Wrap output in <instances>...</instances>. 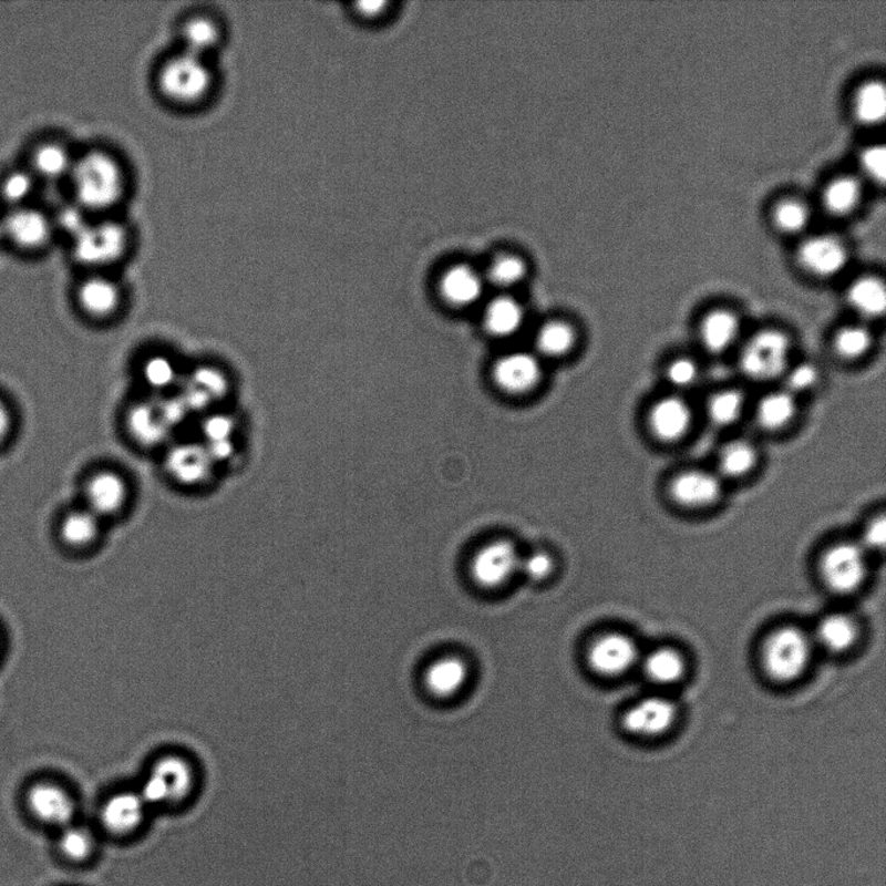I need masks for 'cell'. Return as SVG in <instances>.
Returning <instances> with one entry per match:
<instances>
[{"label": "cell", "instance_id": "1", "mask_svg": "<svg viewBox=\"0 0 886 886\" xmlns=\"http://www.w3.org/2000/svg\"><path fill=\"white\" fill-rule=\"evenodd\" d=\"M75 206L97 217L116 215L131 192V174L116 153L97 147L75 157L70 174Z\"/></svg>", "mask_w": 886, "mask_h": 886}, {"label": "cell", "instance_id": "2", "mask_svg": "<svg viewBox=\"0 0 886 886\" xmlns=\"http://www.w3.org/2000/svg\"><path fill=\"white\" fill-rule=\"evenodd\" d=\"M158 96L178 110H198L209 103L218 87L214 60L177 49L162 60L155 72Z\"/></svg>", "mask_w": 886, "mask_h": 886}, {"label": "cell", "instance_id": "3", "mask_svg": "<svg viewBox=\"0 0 886 886\" xmlns=\"http://www.w3.org/2000/svg\"><path fill=\"white\" fill-rule=\"evenodd\" d=\"M134 246V233L116 215L87 219L72 236L74 260L93 271H110Z\"/></svg>", "mask_w": 886, "mask_h": 886}, {"label": "cell", "instance_id": "4", "mask_svg": "<svg viewBox=\"0 0 886 886\" xmlns=\"http://www.w3.org/2000/svg\"><path fill=\"white\" fill-rule=\"evenodd\" d=\"M793 342L785 331L766 328L742 344L739 367L742 375L756 383L782 380L792 363Z\"/></svg>", "mask_w": 886, "mask_h": 886}, {"label": "cell", "instance_id": "5", "mask_svg": "<svg viewBox=\"0 0 886 886\" xmlns=\"http://www.w3.org/2000/svg\"><path fill=\"white\" fill-rule=\"evenodd\" d=\"M195 785L193 762L184 755L165 754L150 767L138 792L148 807L177 806L192 796Z\"/></svg>", "mask_w": 886, "mask_h": 886}, {"label": "cell", "instance_id": "6", "mask_svg": "<svg viewBox=\"0 0 886 886\" xmlns=\"http://www.w3.org/2000/svg\"><path fill=\"white\" fill-rule=\"evenodd\" d=\"M762 658L763 668L772 679L790 683L807 669L812 642L796 627L779 628L764 642Z\"/></svg>", "mask_w": 886, "mask_h": 886}, {"label": "cell", "instance_id": "7", "mask_svg": "<svg viewBox=\"0 0 886 886\" xmlns=\"http://www.w3.org/2000/svg\"><path fill=\"white\" fill-rule=\"evenodd\" d=\"M821 573L833 593L853 594L866 579L867 552L855 542L833 544L821 559Z\"/></svg>", "mask_w": 886, "mask_h": 886}, {"label": "cell", "instance_id": "8", "mask_svg": "<svg viewBox=\"0 0 886 886\" xmlns=\"http://www.w3.org/2000/svg\"><path fill=\"white\" fill-rule=\"evenodd\" d=\"M669 495L671 502L683 509H709L723 498L724 480L707 468H687L672 476Z\"/></svg>", "mask_w": 886, "mask_h": 886}, {"label": "cell", "instance_id": "9", "mask_svg": "<svg viewBox=\"0 0 886 886\" xmlns=\"http://www.w3.org/2000/svg\"><path fill=\"white\" fill-rule=\"evenodd\" d=\"M521 556L514 544L496 540L484 545L475 553L471 575L476 586L498 589L519 573Z\"/></svg>", "mask_w": 886, "mask_h": 886}, {"label": "cell", "instance_id": "10", "mask_svg": "<svg viewBox=\"0 0 886 886\" xmlns=\"http://www.w3.org/2000/svg\"><path fill=\"white\" fill-rule=\"evenodd\" d=\"M694 421L693 408L679 393L657 399L648 412V429L658 442L676 444L691 433Z\"/></svg>", "mask_w": 886, "mask_h": 886}, {"label": "cell", "instance_id": "11", "mask_svg": "<svg viewBox=\"0 0 886 886\" xmlns=\"http://www.w3.org/2000/svg\"><path fill=\"white\" fill-rule=\"evenodd\" d=\"M179 50L214 60L226 42V28L217 14L208 11L187 13L178 22Z\"/></svg>", "mask_w": 886, "mask_h": 886}, {"label": "cell", "instance_id": "12", "mask_svg": "<svg viewBox=\"0 0 886 886\" xmlns=\"http://www.w3.org/2000/svg\"><path fill=\"white\" fill-rule=\"evenodd\" d=\"M639 660V649L625 633L609 632L597 638L587 651L590 670L602 678H618L630 671Z\"/></svg>", "mask_w": 886, "mask_h": 886}, {"label": "cell", "instance_id": "13", "mask_svg": "<svg viewBox=\"0 0 886 886\" xmlns=\"http://www.w3.org/2000/svg\"><path fill=\"white\" fill-rule=\"evenodd\" d=\"M125 300L124 287L110 271H93L80 284L79 306L96 320L116 316Z\"/></svg>", "mask_w": 886, "mask_h": 886}, {"label": "cell", "instance_id": "14", "mask_svg": "<svg viewBox=\"0 0 886 886\" xmlns=\"http://www.w3.org/2000/svg\"><path fill=\"white\" fill-rule=\"evenodd\" d=\"M542 377L540 360L532 352L506 353L492 368L495 384L509 395H525L532 392L540 383Z\"/></svg>", "mask_w": 886, "mask_h": 886}, {"label": "cell", "instance_id": "15", "mask_svg": "<svg viewBox=\"0 0 886 886\" xmlns=\"http://www.w3.org/2000/svg\"><path fill=\"white\" fill-rule=\"evenodd\" d=\"M797 257L802 269L821 279L838 276L849 261V254L843 241L827 234L802 241Z\"/></svg>", "mask_w": 886, "mask_h": 886}, {"label": "cell", "instance_id": "16", "mask_svg": "<svg viewBox=\"0 0 886 886\" xmlns=\"http://www.w3.org/2000/svg\"><path fill=\"white\" fill-rule=\"evenodd\" d=\"M131 497L125 476L112 468H104L90 476L85 486L86 507L95 516L115 517L125 509Z\"/></svg>", "mask_w": 886, "mask_h": 886}, {"label": "cell", "instance_id": "17", "mask_svg": "<svg viewBox=\"0 0 886 886\" xmlns=\"http://www.w3.org/2000/svg\"><path fill=\"white\" fill-rule=\"evenodd\" d=\"M216 461L203 443H179L166 453L165 467L171 478L182 486L196 487L214 473Z\"/></svg>", "mask_w": 886, "mask_h": 886}, {"label": "cell", "instance_id": "18", "mask_svg": "<svg viewBox=\"0 0 886 886\" xmlns=\"http://www.w3.org/2000/svg\"><path fill=\"white\" fill-rule=\"evenodd\" d=\"M677 715L676 703L661 696H651L626 711L624 727L635 736L656 738L671 729Z\"/></svg>", "mask_w": 886, "mask_h": 886}, {"label": "cell", "instance_id": "19", "mask_svg": "<svg viewBox=\"0 0 886 886\" xmlns=\"http://www.w3.org/2000/svg\"><path fill=\"white\" fill-rule=\"evenodd\" d=\"M27 804L38 821L65 828L75 816V802L71 793L54 783H38L30 787Z\"/></svg>", "mask_w": 886, "mask_h": 886}, {"label": "cell", "instance_id": "20", "mask_svg": "<svg viewBox=\"0 0 886 886\" xmlns=\"http://www.w3.org/2000/svg\"><path fill=\"white\" fill-rule=\"evenodd\" d=\"M148 806L140 792L112 794L101 808L103 828L113 836H128L146 821Z\"/></svg>", "mask_w": 886, "mask_h": 886}, {"label": "cell", "instance_id": "21", "mask_svg": "<svg viewBox=\"0 0 886 886\" xmlns=\"http://www.w3.org/2000/svg\"><path fill=\"white\" fill-rule=\"evenodd\" d=\"M741 332L740 316L730 308H717L702 317L699 340L709 354L721 356L738 344Z\"/></svg>", "mask_w": 886, "mask_h": 886}, {"label": "cell", "instance_id": "22", "mask_svg": "<svg viewBox=\"0 0 886 886\" xmlns=\"http://www.w3.org/2000/svg\"><path fill=\"white\" fill-rule=\"evenodd\" d=\"M484 278L480 271L465 264L445 269L439 281L442 299L452 307L467 308L476 305L484 292Z\"/></svg>", "mask_w": 886, "mask_h": 886}, {"label": "cell", "instance_id": "23", "mask_svg": "<svg viewBox=\"0 0 886 886\" xmlns=\"http://www.w3.org/2000/svg\"><path fill=\"white\" fill-rule=\"evenodd\" d=\"M6 237L24 249H38L49 244L52 224L41 210L18 208L3 222Z\"/></svg>", "mask_w": 886, "mask_h": 886}, {"label": "cell", "instance_id": "24", "mask_svg": "<svg viewBox=\"0 0 886 886\" xmlns=\"http://www.w3.org/2000/svg\"><path fill=\"white\" fill-rule=\"evenodd\" d=\"M799 409V398L782 388L764 393L755 404L754 419L760 429L779 433L796 421Z\"/></svg>", "mask_w": 886, "mask_h": 886}, {"label": "cell", "instance_id": "25", "mask_svg": "<svg viewBox=\"0 0 886 886\" xmlns=\"http://www.w3.org/2000/svg\"><path fill=\"white\" fill-rule=\"evenodd\" d=\"M471 670L464 658L446 656L429 666L425 673L427 691L436 699H452L465 688Z\"/></svg>", "mask_w": 886, "mask_h": 886}, {"label": "cell", "instance_id": "26", "mask_svg": "<svg viewBox=\"0 0 886 886\" xmlns=\"http://www.w3.org/2000/svg\"><path fill=\"white\" fill-rule=\"evenodd\" d=\"M760 462V451L745 437L732 439L722 445L717 457V473L725 480H742L751 475Z\"/></svg>", "mask_w": 886, "mask_h": 886}, {"label": "cell", "instance_id": "27", "mask_svg": "<svg viewBox=\"0 0 886 886\" xmlns=\"http://www.w3.org/2000/svg\"><path fill=\"white\" fill-rule=\"evenodd\" d=\"M847 305L862 318V322L877 320L885 313L886 287L882 278L865 276L851 285L846 292Z\"/></svg>", "mask_w": 886, "mask_h": 886}, {"label": "cell", "instance_id": "28", "mask_svg": "<svg viewBox=\"0 0 886 886\" xmlns=\"http://www.w3.org/2000/svg\"><path fill=\"white\" fill-rule=\"evenodd\" d=\"M525 309L509 295L492 299L483 313L484 328L496 338H511L518 334L525 324Z\"/></svg>", "mask_w": 886, "mask_h": 886}, {"label": "cell", "instance_id": "29", "mask_svg": "<svg viewBox=\"0 0 886 886\" xmlns=\"http://www.w3.org/2000/svg\"><path fill=\"white\" fill-rule=\"evenodd\" d=\"M126 425L136 442L148 446L163 443L171 433L158 404H135L127 413Z\"/></svg>", "mask_w": 886, "mask_h": 886}, {"label": "cell", "instance_id": "30", "mask_svg": "<svg viewBox=\"0 0 886 886\" xmlns=\"http://www.w3.org/2000/svg\"><path fill=\"white\" fill-rule=\"evenodd\" d=\"M875 336L866 322H853L837 329L832 339L833 352L847 362L859 361L873 351Z\"/></svg>", "mask_w": 886, "mask_h": 886}, {"label": "cell", "instance_id": "31", "mask_svg": "<svg viewBox=\"0 0 886 886\" xmlns=\"http://www.w3.org/2000/svg\"><path fill=\"white\" fill-rule=\"evenodd\" d=\"M102 519L86 506L65 514L60 535L66 545L75 549L89 548L101 535Z\"/></svg>", "mask_w": 886, "mask_h": 886}, {"label": "cell", "instance_id": "32", "mask_svg": "<svg viewBox=\"0 0 886 886\" xmlns=\"http://www.w3.org/2000/svg\"><path fill=\"white\" fill-rule=\"evenodd\" d=\"M746 405L744 392L739 389H722L708 399L707 415L711 425L732 427L744 416Z\"/></svg>", "mask_w": 886, "mask_h": 886}, {"label": "cell", "instance_id": "33", "mask_svg": "<svg viewBox=\"0 0 886 886\" xmlns=\"http://www.w3.org/2000/svg\"><path fill=\"white\" fill-rule=\"evenodd\" d=\"M642 668L656 684L671 686L684 677L687 664L683 656L676 649L661 648L648 655Z\"/></svg>", "mask_w": 886, "mask_h": 886}, {"label": "cell", "instance_id": "34", "mask_svg": "<svg viewBox=\"0 0 886 886\" xmlns=\"http://www.w3.org/2000/svg\"><path fill=\"white\" fill-rule=\"evenodd\" d=\"M577 343V332L570 323L549 321L536 332L535 346L543 358L558 359L569 353Z\"/></svg>", "mask_w": 886, "mask_h": 886}, {"label": "cell", "instance_id": "35", "mask_svg": "<svg viewBox=\"0 0 886 886\" xmlns=\"http://www.w3.org/2000/svg\"><path fill=\"white\" fill-rule=\"evenodd\" d=\"M236 421L229 414H210L203 422L202 433L204 445L208 450L212 459L230 457L233 453V437L236 434Z\"/></svg>", "mask_w": 886, "mask_h": 886}, {"label": "cell", "instance_id": "36", "mask_svg": "<svg viewBox=\"0 0 886 886\" xmlns=\"http://www.w3.org/2000/svg\"><path fill=\"white\" fill-rule=\"evenodd\" d=\"M857 626L854 620L843 615L824 618L816 631V638L821 646L835 655L849 650L857 640Z\"/></svg>", "mask_w": 886, "mask_h": 886}, {"label": "cell", "instance_id": "37", "mask_svg": "<svg viewBox=\"0 0 886 886\" xmlns=\"http://www.w3.org/2000/svg\"><path fill=\"white\" fill-rule=\"evenodd\" d=\"M74 162L71 151L56 142L44 143L33 155L35 172L48 179L70 177Z\"/></svg>", "mask_w": 886, "mask_h": 886}, {"label": "cell", "instance_id": "38", "mask_svg": "<svg viewBox=\"0 0 886 886\" xmlns=\"http://www.w3.org/2000/svg\"><path fill=\"white\" fill-rule=\"evenodd\" d=\"M862 200V186L852 177L833 179L823 193L824 207L835 216H847L858 208Z\"/></svg>", "mask_w": 886, "mask_h": 886}, {"label": "cell", "instance_id": "39", "mask_svg": "<svg viewBox=\"0 0 886 886\" xmlns=\"http://www.w3.org/2000/svg\"><path fill=\"white\" fill-rule=\"evenodd\" d=\"M854 115L861 124H882L886 115V90L880 81H870L858 90L854 101Z\"/></svg>", "mask_w": 886, "mask_h": 886}, {"label": "cell", "instance_id": "40", "mask_svg": "<svg viewBox=\"0 0 886 886\" xmlns=\"http://www.w3.org/2000/svg\"><path fill=\"white\" fill-rule=\"evenodd\" d=\"M527 264L522 257L513 254H502L488 265L487 281L498 289L509 290L525 281Z\"/></svg>", "mask_w": 886, "mask_h": 886}, {"label": "cell", "instance_id": "41", "mask_svg": "<svg viewBox=\"0 0 886 886\" xmlns=\"http://www.w3.org/2000/svg\"><path fill=\"white\" fill-rule=\"evenodd\" d=\"M59 849L68 861L87 862L95 853L96 839L90 830L71 824L60 835Z\"/></svg>", "mask_w": 886, "mask_h": 886}, {"label": "cell", "instance_id": "42", "mask_svg": "<svg viewBox=\"0 0 886 886\" xmlns=\"http://www.w3.org/2000/svg\"><path fill=\"white\" fill-rule=\"evenodd\" d=\"M178 367L169 356L156 353L150 356L142 365V377L150 389L166 391L178 382Z\"/></svg>", "mask_w": 886, "mask_h": 886}, {"label": "cell", "instance_id": "43", "mask_svg": "<svg viewBox=\"0 0 886 886\" xmlns=\"http://www.w3.org/2000/svg\"><path fill=\"white\" fill-rule=\"evenodd\" d=\"M664 378L673 392L684 395L687 391H691L700 384L702 369L694 359L688 358V356H678L666 367Z\"/></svg>", "mask_w": 886, "mask_h": 886}, {"label": "cell", "instance_id": "44", "mask_svg": "<svg viewBox=\"0 0 886 886\" xmlns=\"http://www.w3.org/2000/svg\"><path fill=\"white\" fill-rule=\"evenodd\" d=\"M782 380L783 389L791 392L793 396L800 398L820 388L822 370L812 361L793 362L786 369Z\"/></svg>", "mask_w": 886, "mask_h": 886}, {"label": "cell", "instance_id": "45", "mask_svg": "<svg viewBox=\"0 0 886 886\" xmlns=\"http://www.w3.org/2000/svg\"><path fill=\"white\" fill-rule=\"evenodd\" d=\"M772 218H774L779 231L787 234V236H796L807 229L812 222V214L805 203L787 199L777 204Z\"/></svg>", "mask_w": 886, "mask_h": 886}, {"label": "cell", "instance_id": "46", "mask_svg": "<svg viewBox=\"0 0 886 886\" xmlns=\"http://www.w3.org/2000/svg\"><path fill=\"white\" fill-rule=\"evenodd\" d=\"M34 190V181L27 172H13L7 176L2 186H0V195L4 202L11 206H19L25 202L30 194Z\"/></svg>", "mask_w": 886, "mask_h": 886}, {"label": "cell", "instance_id": "47", "mask_svg": "<svg viewBox=\"0 0 886 886\" xmlns=\"http://www.w3.org/2000/svg\"><path fill=\"white\" fill-rule=\"evenodd\" d=\"M555 570V562L547 552L537 550L521 557L519 573L528 580L540 583L547 580Z\"/></svg>", "mask_w": 886, "mask_h": 886}, {"label": "cell", "instance_id": "48", "mask_svg": "<svg viewBox=\"0 0 886 886\" xmlns=\"http://www.w3.org/2000/svg\"><path fill=\"white\" fill-rule=\"evenodd\" d=\"M859 164L866 177L870 181L883 184L886 176V153L882 145L869 146L862 151Z\"/></svg>", "mask_w": 886, "mask_h": 886}, {"label": "cell", "instance_id": "49", "mask_svg": "<svg viewBox=\"0 0 886 886\" xmlns=\"http://www.w3.org/2000/svg\"><path fill=\"white\" fill-rule=\"evenodd\" d=\"M886 540V519L884 514L870 518L863 529L862 542L859 543L863 548L867 550H882Z\"/></svg>", "mask_w": 886, "mask_h": 886}, {"label": "cell", "instance_id": "50", "mask_svg": "<svg viewBox=\"0 0 886 886\" xmlns=\"http://www.w3.org/2000/svg\"><path fill=\"white\" fill-rule=\"evenodd\" d=\"M389 2H382V0H377V2H360L353 6L354 13L362 20L373 21L380 20L384 17L385 13L389 12Z\"/></svg>", "mask_w": 886, "mask_h": 886}, {"label": "cell", "instance_id": "51", "mask_svg": "<svg viewBox=\"0 0 886 886\" xmlns=\"http://www.w3.org/2000/svg\"><path fill=\"white\" fill-rule=\"evenodd\" d=\"M13 416L9 404L0 399V444L9 437L12 429Z\"/></svg>", "mask_w": 886, "mask_h": 886}, {"label": "cell", "instance_id": "52", "mask_svg": "<svg viewBox=\"0 0 886 886\" xmlns=\"http://www.w3.org/2000/svg\"><path fill=\"white\" fill-rule=\"evenodd\" d=\"M6 237L4 226L3 223H0V240Z\"/></svg>", "mask_w": 886, "mask_h": 886}]
</instances>
